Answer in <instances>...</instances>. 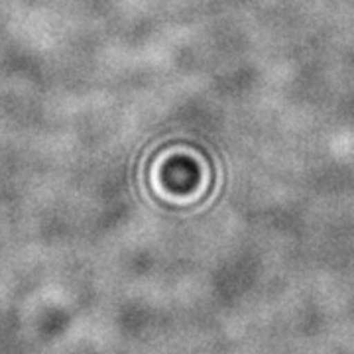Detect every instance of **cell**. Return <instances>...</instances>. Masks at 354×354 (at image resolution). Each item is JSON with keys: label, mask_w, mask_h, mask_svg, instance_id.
I'll use <instances>...</instances> for the list:
<instances>
[]
</instances>
